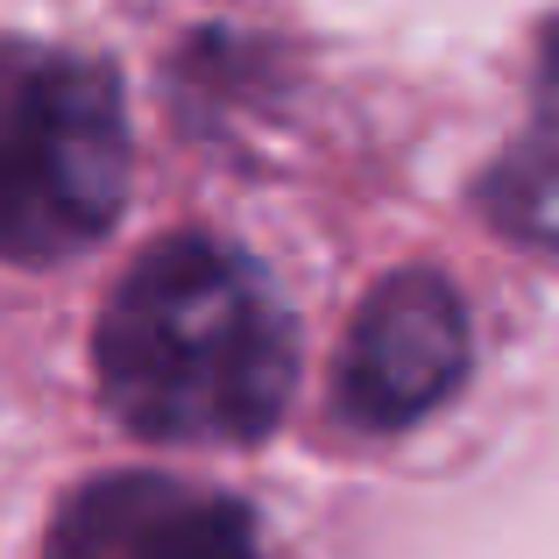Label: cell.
Segmentation results:
<instances>
[{"label": "cell", "instance_id": "obj_1", "mask_svg": "<svg viewBox=\"0 0 559 559\" xmlns=\"http://www.w3.org/2000/svg\"><path fill=\"white\" fill-rule=\"evenodd\" d=\"M107 411L164 447H255L290 404L298 341L262 262L213 234L135 255L99 312Z\"/></svg>", "mask_w": 559, "mask_h": 559}, {"label": "cell", "instance_id": "obj_2", "mask_svg": "<svg viewBox=\"0 0 559 559\" xmlns=\"http://www.w3.org/2000/svg\"><path fill=\"white\" fill-rule=\"evenodd\" d=\"M0 241L22 270L85 255L128 199V114L107 64L43 43L8 50L0 85Z\"/></svg>", "mask_w": 559, "mask_h": 559}, {"label": "cell", "instance_id": "obj_3", "mask_svg": "<svg viewBox=\"0 0 559 559\" xmlns=\"http://www.w3.org/2000/svg\"><path fill=\"white\" fill-rule=\"evenodd\" d=\"M467 382V312L439 270H396L361 298L341 347V418L355 432H411Z\"/></svg>", "mask_w": 559, "mask_h": 559}, {"label": "cell", "instance_id": "obj_4", "mask_svg": "<svg viewBox=\"0 0 559 559\" xmlns=\"http://www.w3.org/2000/svg\"><path fill=\"white\" fill-rule=\"evenodd\" d=\"M43 559H262V546L234 496L128 467L93 475L57 503Z\"/></svg>", "mask_w": 559, "mask_h": 559}, {"label": "cell", "instance_id": "obj_5", "mask_svg": "<svg viewBox=\"0 0 559 559\" xmlns=\"http://www.w3.org/2000/svg\"><path fill=\"white\" fill-rule=\"evenodd\" d=\"M481 205L510 241L559 255V114L496 156V170L481 178Z\"/></svg>", "mask_w": 559, "mask_h": 559}, {"label": "cell", "instance_id": "obj_6", "mask_svg": "<svg viewBox=\"0 0 559 559\" xmlns=\"http://www.w3.org/2000/svg\"><path fill=\"white\" fill-rule=\"evenodd\" d=\"M538 93H546V107L559 114V14H552L546 43H538Z\"/></svg>", "mask_w": 559, "mask_h": 559}]
</instances>
